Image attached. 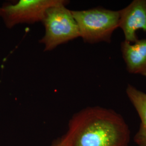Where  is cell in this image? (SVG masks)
<instances>
[{
  "instance_id": "1",
  "label": "cell",
  "mask_w": 146,
  "mask_h": 146,
  "mask_svg": "<svg viewBox=\"0 0 146 146\" xmlns=\"http://www.w3.org/2000/svg\"><path fill=\"white\" fill-rule=\"evenodd\" d=\"M62 136L68 146H128L131 131L115 110L92 106L73 115Z\"/></svg>"
},
{
  "instance_id": "2",
  "label": "cell",
  "mask_w": 146,
  "mask_h": 146,
  "mask_svg": "<svg viewBox=\"0 0 146 146\" xmlns=\"http://www.w3.org/2000/svg\"><path fill=\"white\" fill-rule=\"evenodd\" d=\"M72 13L78 26L80 37L84 42L93 44L111 42L113 34L119 28V11L98 7Z\"/></svg>"
},
{
  "instance_id": "3",
  "label": "cell",
  "mask_w": 146,
  "mask_h": 146,
  "mask_svg": "<svg viewBox=\"0 0 146 146\" xmlns=\"http://www.w3.org/2000/svg\"><path fill=\"white\" fill-rule=\"evenodd\" d=\"M67 5L54 6L46 11L42 23L44 35L39 42L44 51H52L58 46L80 37L78 26L72 11Z\"/></svg>"
},
{
  "instance_id": "4",
  "label": "cell",
  "mask_w": 146,
  "mask_h": 146,
  "mask_svg": "<svg viewBox=\"0 0 146 146\" xmlns=\"http://www.w3.org/2000/svg\"><path fill=\"white\" fill-rule=\"evenodd\" d=\"M68 3L67 0H20L0 6V17L7 28L12 29L19 25L42 22L48 9Z\"/></svg>"
},
{
  "instance_id": "5",
  "label": "cell",
  "mask_w": 146,
  "mask_h": 146,
  "mask_svg": "<svg viewBox=\"0 0 146 146\" xmlns=\"http://www.w3.org/2000/svg\"><path fill=\"white\" fill-rule=\"evenodd\" d=\"M119 28L123 31L125 41L134 43L139 40L137 32H146V0H134L119 11Z\"/></svg>"
},
{
  "instance_id": "6",
  "label": "cell",
  "mask_w": 146,
  "mask_h": 146,
  "mask_svg": "<svg viewBox=\"0 0 146 146\" xmlns=\"http://www.w3.org/2000/svg\"><path fill=\"white\" fill-rule=\"evenodd\" d=\"M120 49L128 72L146 78V38L134 43L124 40Z\"/></svg>"
},
{
  "instance_id": "7",
  "label": "cell",
  "mask_w": 146,
  "mask_h": 146,
  "mask_svg": "<svg viewBox=\"0 0 146 146\" xmlns=\"http://www.w3.org/2000/svg\"><path fill=\"white\" fill-rule=\"evenodd\" d=\"M125 92L141 121L134 140L139 146H146V93L131 84H128Z\"/></svg>"
},
{
  "instance_id": "8",
  "label": "cell",
  "mask_w": 146,
  "mask_h": 146,
  "mask_svg": "<svg viewBox=\"0 0 146 146\" xmlns=\"http://www.w3.org/2000/svg\"><path fill=\"white\" fill-rule=\"evenodd\" d=\"M49 146H68L64 141L63 136L58 137L52 142Z\"/></svg>"
}]
</instances>
